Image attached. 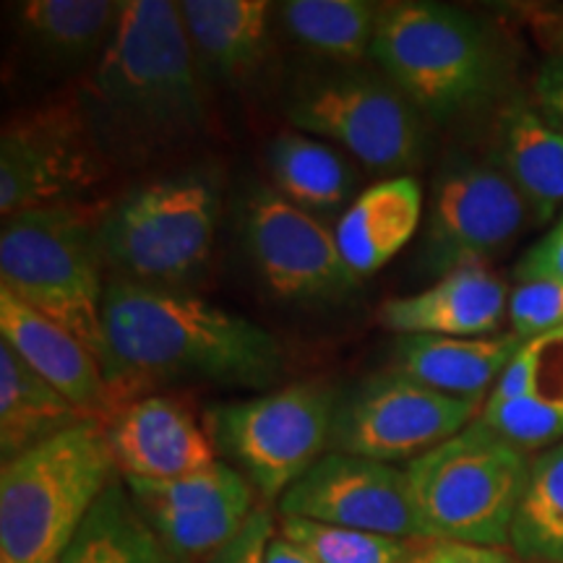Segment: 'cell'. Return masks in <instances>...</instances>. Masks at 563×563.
<instances>
[{"label": "cell", "instance_id": "obj_12", "mask_svg": "<svg viewBox=\"0 0 563 563\" xmlns=\"http://www.w3.org/2000/svg\"><path fill=\"white\" fill-rule=\"evenodd\" d=\"M241 228L258 277L279 300L329 306L361 290L363 279L344 262L334 230L272 186L253 188Z\"/></svg>", "mask_w": 563, "mask_h": 563}, {"label": "cell", "instance_id": "obj_21", "mask_svg": "<svg viewBox=\"0 0 563 563\" xmlns=\"http://www.w3.org/2000/svg\"><path fill=\"white\" fill-rule=\"evenodd\" d=\"M422 186L412 175L378 180L365 188L336 222L334 235L344 262L365 279L412 241L422 222Z\"/></svg>", "mask_w": 563, "mask_h": 563}, {"label": "cell", "instance_id": "obj_4", "mask_svg": "<svg viewBox=\"0 0 563 563\" xmlns=\"http://www.w3.org/2000/svg\"><path fill=\"white\" fill-rule=\"evenodd\" d=\"M104 209L81 201L13 214L0 230V287L108 361L102 249Z\"/></svg>", "mask_w": 563, "mask_h": 563}, {"label": "cell", "instance_id": "obj_26", "mask_svg": "<svg viewBox=\"0 0 563 563\" xmlns=\"http://www.w3.org/2000/svg\"><path fill=\"white\" fill-rule=\"evenodd\" d=\"M60 563H188L167 548L165 540L154 532L144 514L133 504L123 477H115L97 504L91 506L89 517L84 519L81 530L76 532L74 543L63 553Z\"/></svg>", "mask_w": 563, "mask_h": 563}, {"label": "cell", "instance_id": "obj_39", "mask_svg": "<svg viewBox=\"0 0 563 563\" xmlns=\"http://www.w3.org/2000/svg\"><path fill=\"white\" fill-rule=\"evenodd\" d=\"M543 342H548V344H553V342H563V329H559V332H553V334L543 336Z\"/></svg>", "mask_w": 563, "mask_h": 563}, {"label": "cell", "instance_id": "obj_32", "mask_svg": "<svg viewBox=\"0 0 563 563\" xmlns=\"http://www.w3.org/2000/svg\"><path fill=\"white\" fill-rule=\"evenodd\" d=\"M543 350L545 344L534 340L525 344V350L514 357L509 368L501 373L493 389L485 399V405H504L514 402V399L532 397L540 394V363H543Z\"/></svg>", "mask_w": 563, "mask_h": 563}, {"label": "cell", "instance_id": "obj_29", "mask_svg": "<svg viewBox=\"0 0 563 563\" xmlns=\"http://www.w3.org/2000/svg\"><path fill=\"white\" fill-rule=\"evenodd\" d=\"M279 534L302 548L316 563H405L415 551L412 540L347 530V527L298 517H282Z\"/></svg>", "mask_w": 563, "mask_h": 563}, {"label": "cell", "instance_id": "obj_8", "mask_svg": "<svg viewBox=\"0 0 563 563\" xmlns=\"http://www.w3.org/2000/svg\"><path fill=\"white\" fill-rule=\"evenodd\" d=\"M342 391L313 378L203 412L214 452L228 456L264 498L285 496L327 454Z\"/></svg>", "mask_w": 563, "mask_h": 563}, {"label": "cell", "instance_id": "obj_25", "mask_svg": "<svg viewBox=\"0 0 563 563\" xmlns=\"http://www.w3.org/2000/svg\"><path fill=\"white\" fill-rule=\"evenodd\" d=\"M272 188L311 214L347 209L357 175L340 152L302 131H282L266 150Z\"/></svg>", "mask_w": 563, "mask_h": 563}, {"label": "cell", "instance_id": "obj_38", "mask_svg": "<svg viewBox=\"0 0 563 563\" xmlns=\"http://www.w3.org/2000/svg\"><path fill=\"white\" fill-rule=\"evenodd\" d=\"M266 563H316L302 548L290 543L287 538H282L277 532L272 538L269 548H266Z\"/></svg>", "mask_w": 563, "mask_h": 563}, {"label": "cell", "instance_id": "obj_14", "mask_svg": "<svg viewBox=\"0 0 563 563\" xmlns=\"http://www.w3.org/2000/svg\"><path fill=\"white\" fill-rule=\"evenodd\" d=\"M279 514L386 538L426 540L407 470L355 454H323L279 498Z\"/></svg>", "mask_w": 563, "mask_h": 563}, {"label": "cell", "instance_id": "obj_24", "mask_svg": "<svg viewBox=\"0 0 563 563\" xmlns=\"http://www.w3.org/2000/svg\"><path fill=\"white\" fill-rule=\"evenodd\" d=\"M89 418L0 342V454L3 462L30 452Z\"/></svg>", "mask_w": 563, "mask_h": 563}, {"label": "cell", "instance_id": "obj_31", "mask_svg": "<svg viewBox=\"0 0 563 563\" xmlns=\"http://www.w3.org/2000/svg\"><path fill=\"white\" fill-rule=\"evenodd\" d=\"M511 332L525 342L543 340V336L563 329V282L534 279L519 282L509 295Z\"/></svg>", "mask_w": 563, "mask_h": 563}, {"label": "cell", "instance_id": "obj_3", "mask_svg": "<svg viewBox=\"0 0 563 563\" xmlns=\"http://www.w3.org/2000/svg\"><path fill=\"white\" fill-rule=\"evenodd\" d=\"M371 58L433 123L485 108L506 81V58L490 26L433 0L382 5Z\"/></svg>", "mask_w": 563, "mask_h": 563}, {"label": "cell", "instance_id": "obj_37", "mask_svg": "<svg viewBox=\"0 0 563 563\" xmlns=\"http://www.w3.org/2000/svg\"><path fill=\"white\" fill-rule=\"evenodd\" d=\"M538 97L548 110L563 115V55H553V58L540 68Z\"/></svg>", "mask_w": 563, "mask_h": 563}, {"label": "cell", "instance_id": "obj_30", "mask_svg": "<svg viewBox=\"0 0 563 563\" xmlns=\"http://www.w3.org/2000/svg\"><path fill=\"white\" fill-rule=\"evenodd\" d=\"M477 422L519 452L551 449L563 441V399L543 394L504 405H483Z\"/></svg>", "mask_w": 563, "mask_h": 563}, {"label": "cell", "instance_id": "obj_16", "mask_svg": "<svg viewBox=\"0 0 563 563\" xmlns=\"http://www.w3.org/2000/svg\"><path fill=\"white\" fill-rule=\"evenodd\" d=\"M121 477L170 481L217 462L214 443L196 415L175 397L146 394L104 420Z\"/></svg>", "mask_w": 563, "mask_h": 563}, {"label": "cell", "instance_id": "obj_20", "mask_svg": "<svg viewBox=\"0 0 563 563\" xmlns=\"http://www.w3.org/2000/svg\"><path fill=\"white\" fill-rule=\"evenodd\" d=\"M525 344L530 342L514 332L493 336H399L391 368L428 389L483 399Z\"/></svg>", "mask_w": 563, "mask_h": 563}, {"label": "cell", "instance_id": "obj_35", "mask_svg": "<svg viewBox=\"0 0 563 563\" xmlns=\"http://www.w3.org/2000/svg\"><path fill=\"white\" fill-rule=\"evenodd\" d=\"M514 277L519 282L561 279L563 282V214L551 230L519 258Z\"/></svg>", "mask_w": 563, "mask_h": 563}, {"label": "cell", "instance_id": "obj_1", "mask_svg": "<svg viewBox=\"0 0 563 563\" xmlns=\"http://www.w3.org/2000/svg\"><path fill=\"white\" fill-rule=\"evenodd\" d=\"M102 323L115 412L139 399L146 384L211 382L262 389L282 371L274 334L186 287L110 277Z\"/></svg>", "mask_w": 563, "mask_h": 563}, {"label": "cell", "instance_id": "obj_18", "mask_svg": "<svg viewBox=\"0 0 563 563\" xmlns=\"http://www.w3.org/2000/svg\"><path fill=\"white\" fill-rule=\"evenodd\" d=\"M0 336L34 373L89 418L110 420L115 399L102 363L66 329L0 287Z\"/></svg>", "mask_w": 563, "mask_h": 563}, {"label": "cell", "instance_id": "obj_36", "mask_svg": "<svg viewBox=\"0 0 563 563\" xmlns=\"http://www.w3.org/2000/svg\"><path fill=\"white\" fill-rule=\"evenodd\" d=\"M522 16L548 51L563 55V5H530Z\"/></svg>", "mask_w": 563, "mask_h": 563}, {"label": "cell", "instance_id": "obj_34", "mask_svg": "<svg viewBox=\"0 0 563 563\" xmlns=\"http://www.w3.org/2000/svg\"><path fill=\"white\" fill-rule=\"evenodd\" d=\"M405 563H517L506 548L452 543V540H420Z\"/></svg>", "mask_w": 563, "mask_h": 563}, {"label": "cell", "instance_id": "obj_23", "mask_svg": "<svg viewBox=\"0 0 563 563\" xmlns=\"http://www.w3.org/2000/svg\"><path fill=\"white\" fill-rule=\"evenodd\" d=\"M493 165L522 194L534 224L563 207V133L527 104H509L498 118Z\"/></svg>", "mask_w": 563, "mask_h": 563}, {"label": "cell", "instance_id": "obj_9", "mask_svg": "<svg viewBox=\"0 0 563 563\" xmlns=\"http://www.w3.org/2000/svg\"><path fill=\"white\" fill-rule=\"evenodd\" d=\"M290 123L334 141L373 173L399 178L422 162L426 118L386 76L336 74L306 84L290 104Z\"/></svg>", "mask_w": 563, "mask_h": 563}, {"label": "cell", "instance_id": "obj_10", "mask_svg": "<svg viewBox=\"0 0 563 563\" xmlns=\"http://www.w3.org/2000/svg\"><path fill=\"white\" fill-rule=\"evenodd\" d=\"M108 175V152L79 97L40 104L0 131V217L79 201Z\"/></svg>", "mask_w": 563, "mask_h": 563}, {"label": "cell", "instance_id": "obj_22", "mask_svg": "<svg viewBox=\"0 0 563 563\" xmlns=\"http://www.w3.org/2000/svg\"><path fill=\"white\" fill-rule=\"evenodd\" d=\"M121 11L123 0H26L19 5V32L32 58L45 68H95Z\"/></svg>", "mask_w": 563, "mask_h": 563}, {"label": "cell", "instance_id": "obj_17", "mask_svg": "<svg viewBox=\"0 0 563 563\" xmlns=\"http://www.w3.org/2000/svg\"><path fill=\"white\" fill-rule=\"evenodd\" d=\"M509 287L485 264L443 274L426 290L391 298L376 319L397 336H493L509 316Z\"/></svg>", "mask_w": 563, "mask_h": 563}, {"label": "cell", "instance_id": "obj_6", "mask_svg": "<svg viewBox=\"0 0 563 563\" xmlns=\"http://www.w3.org/2000/svg\"><path fill=\"white\" fill-rule=\"evenodd\" d=\"M532 460L477 418L407 464L415 511L426 540L509 548Z\"/></svg>", "mask_w": 563, "mask_h": 563}, {"label": "cell", "instance_id": "obj_28", "mask_svg": "<svg viewBox=\"0 0 563 563\" xmlns=\"http://www.w3.org/2000/svg\"><path fill=\"white\" fill-rule=\"evenodd\" d=\"M509 548L527 563H563V441L534 456Z\"/></svg>", "mask_w": 563, "mask_h": 563}, {"label": "cell", "instance_id": "obj_19", "mask_svg": "<svg viewBox=\"0 0 563 563\" xmlns=\"http://www.w3.org/2000/svg\"><path fill=\"white\" fill-rule=\"evenodd\" d=\"M199 70L241 87L264 66L272 47L266 0H183L178 3Z\"/></svg>", "mask_w": 563, "mask_h": 563}, {"label": "cell", "instance_id": "obj_5", "mask_svg": "<svg viewBox=\"0 0 563 563\" xmlns=\"http://www.w3.org/2000/svg\"><path fill=\"white\" fill-rule=\"evenodd\" d=\"M118 477L102 420H87L3 462L0 563H60Z\"/></svg>", "mask_w": 563, "mask_h": 563}, {"label": "cell", "instance_id": "obj_2", "mask_svg": "<svg viewBox=\"0 0 563 563\" xmlns=\"http://www.w3.org/2000/svg\"><path fill=\"white\" fill-rule=\"evenodd\" d=\"M79 102L108 157L139 159L196 136L207 100L178 3L123 0Z\"/></svg>", "mask_w": 563, "mask_h": 563}, {"label": "cell", "instance_id": "obj_7", "mask_svg": "<svg viewBox=\"0 0 563 563\" xmlns=\"http://www.w3.org/2000/svg\"><path fill=\"white\" fill-rule=\"evenodd\" d=\"M220 207V183L199 167L131 188L102 214L104 266L118 279L183 287L209 262Z\"/></svg>", "mask_w": 563, "mask_h": 563}, {"label": "cell", "instance_id": "obj_33", "mask_svg": "<svg viewBox=\"0 0 563 563\" xmlns=\"http://www.w3.org/2000/svg\"><path fill=\"white\" fill-rule=\"evenodd\" d=\"M274 534L277 530H274L272 511L256 509L243 530L238 532V538L211 555L207 563H266V548Z\"/></svg>", "mask_w": 563, "mask_h": 563}, {"label": "cell", "instance_id": "obj_15", "mask_svg": "<svg viewBox=\"0 0 563 563\" xmlns=\"http://www.w3.org/2000/svg\"><path fill=\"white\" fill-rule=\"evenodd\" d=\"M133 504L183 561H209L232 543L251 519L253 485L232 464L214 462L170 481L123 477Z\"/></svg>", "mask_w": 563, "mask_h": 563}, {"label": "cell", "instance_id": "obj_27", "mask_svg": "<svg viewBox=\"0 0 563 563\" xmlns=\"http://www.w3.org/2000/svg\"><path fill=\"white\" fill-rule=\"evenodd\" d=\"M274 13L298 45L321 58L361 63L371 58L382 5L368 0H287Z\"/></svg>", "mask_w": 563, "mask_h": 563}, {"label": "cell", "instance_id": "obj_13", "mask_svg": "<svg viewBox=\"0 0 563 563\" xmlns=\"http://www.w3.org/2000/svg\"><path fill=\"white\" fill-rule=\"evenodd\" d=\"M532 222L514 183L493 162L446 159L435 173L420 264L431 274L483 264Z\"/></svg>", "mask_w": 563, "mask_h": 563}, {"label": "cell", "instance_id": "obj_11", "mask_svg": "<svg viewBox=\"0 0 563 563\" xmlns=\"http://www.w3.org/2000/svg\"><path fill=\"white\" fill-rule=\"evenodd\" d=\"M481 405L483 399L441 394L386 368L342 391L329 452L410 464L462 433L481 415Z\"/></svg>", "mask_w": 563, "mask_h": 563}]
</instances>
